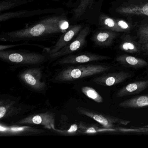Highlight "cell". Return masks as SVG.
I'll list each match as a JSON object with an SVG mask.
<instances>
[{
  "label": "cell",
  "mask_w": 148,
  "mask_h": 148,
  "mask_svg": "<svg viewBox=\"0 0 148 148\" xmlns=\"http://www.w3.org/2000/svg\"><path fill=\"white\" fill-rule=\"evenodd\" d=\"M119 106L125 109H139L148 107V94L137 96L126 99L119 103Z\"/></svg>",
  "instance_id": "17"
},
{
  "label": "cell",
  "mask_w": 148,
  "mask_h": 148,
  "mask_svg": "<svg viewBox=\"0 0 148 148\" xmlns=\"http://www.w3.org/2000/svg\"><path fill=\"white\" fill-rule=\"evenodd\" d=\"M117 131L122 133H139L148 134V125L145 127L136 128H125L123 127L116 128Z\"/></svg>",
  "instance_id": "26"
},
{
  "label": "cell",
  "mask_w": 148,
  "mask_h": 148,
  "mask_svg": "<svg viewBox=\"0 0 148 148\" xmlns=\"http://www.w3.org/2000/svg\"><path fill=\"white\" fill-rule=\"evenodd\" d=\"M68 66L58 73L53 78L58 83L72 82L79 79L100 74L107 71L110 66L100 64H77Z\"/></svg>",
  "instance_id": "2"
},
{
  "label": "cell",
  "mask_w": 148,
  "mask_h": 148,
  "mask_svg": "<svg viewBox=\"0 0 148 148\" xmlns=\"http://www.w3.org/2000/svg\"><path fill=\"white\" fill-rule=\"evenodd\" d=\"M55 114L53 112L47 111L28 116L19 120L18 123L21 125H40L47 129H53L55 130Z\"/></svg>",
  "instance_id": "10"
},
{
  "label": "cell",
  "mask_w": 148,
  "mask_h": 148,
  "mask_svg": "<svg viewBox=\"0 0 148 148\" xmlns=\"http://www.w3.org/2000/svg\"><path fill=\"white\" fill-rule=\"evenodd\" d=\"M115 60L124 67L133 69H139L148 66L146 60L127 54L119 55L116 57Z\"/></svg>",
  "instance_id": "15"
},
{
  "label": "cell",
  "mask_w": 148,
  "mask_h": 148,
  "mask_svg": "<svg viewBox=\"0 0 148 148\" xmlns=\"http://www.w3.org/2000/svg\"><path fill=\"white\" fill-rule=\"evenodd\" d=\"M119 48L128 53H139L142 52L141 44L135 41L129 35H125L122 39Z\"/></svg>",
  "instance_id": "18"
},
{
  "label": "cell",
  "mask_w": 148,
  "mask_h": 148,
  "mask_svg": "<svg viewBox=\"0 0 148 148\" xmlns=\"http://www.w3.org/2000/svg\"><path fill=\"white\" fill-rule=\"evenodd\" d=\"M37 45L38 46L40 47L44 48V47L42 46L41 45H32V44L31 45V44H30L29 43H27V42H25L23 43L14 44V45H0V51H3V50H7V49H10V48L15 47L19 46L22 45Z\"/></svg>",
  "instance_id": "27"
},
{
  "label": "cell",
  "mask_w": 148,
  "mask_h": 148,
  "mask_svg": "<svg viewBox=\"0 0 148 148\" xmlns=\"http://www.w3.org/2000/svg\"><path fill=\"white\" fill-rule=\"evenodd\" d=\"M148 88V80L135 81L120 89L116 94L117 97H123L138 94Z\"/></svg>",
  "instance_id": "13"
},
{
  "label": "cell",
  "mask_w": 148,
  "mask_h": 148,
  "mask_svg": "<svg viewBox=\"0 0 148 148\" xmlns=\"http://www.w3.org/2000/svg\"><path fill=\"white\" fill-rule=\"evenodd\" d=\"M93 1L94 0H80L79 4L71 12L73 15L72 21L75 22L80 20L88 8L91 6Z\"/></svg>",
  "instance_id": "20"
},
{
  "label": "cell",
  "mask_w": 148,
  "mask_h": 148,
  "mask_svg": "<svg viewBox=\"0 0 148 148\" xmlns=\"http://www.w3.org/2000/svg\"><path fill=\"white\" fill-rule=\"evenodd\" d=\"M142 51L148 55V43L141 45Z\"/></svg>",
  "instance_id": "28"
},
{
  "label": "cell",
  "mask_w": 148,
  "mask_h": 148,
  "mask_svg": "<svg viewBox=\"0 0 148 148\" xmlns=\"http://www.w3.org/2000/svg\"><path fill=\"white\" fill-rule=\"evenodd\" d=\"M15 102L12 100H2L0 101V119L7 118L17 114L19 109L15 106Z\"/></svg>",
  "instance_id": "19"
},
{
  "label": "cell",
  "mask_w": 148,
  "mask_h": 148,
  "mask_svg": "<svg viewBox=\"0 0 148 148\" xmlns=\"http://www.w3.org/2000/svg\"><path fill=\"white\" fill-rule=\"evenodd\" d=\"M66 11L62 8H47L37 10H21L14 12H7L1 14L0 21L1 22L9 20L15 18H22L32 17L36 15L46 14H60L64 13Z\"/></svg>",
  "instance_id": "8"
},
{
  "label": "cell",
  "mask_w": 148,
  "mask_h": 148,
  "mask_svg": "<svg viewBox=\"0 0 148 148\" xmlns=\"http://www.w3.org/2000/svg\"><path fill=\"white\" fill-rule=\"evenodd\" d=\"M109 56L99 55L91 53L84 52L71 54L64 56L57 60L55 65L66 64H80L88 62L110 59Z\"/></svg>",
  "instance_id": "6"
},
{
  "label": "cell",
  "mask_w": 148,
  "mask_h": 148,
  "mask_svg": "<svg viewBox=\"0 0 148 148\" xmlns=\"http://www.w3.org/2000/svg\"><path fill=\"white\" fill-rule=\"evenodd\" d=\"M33 1V0H2L0 2V12L8 11Z\"/></svg>",
  "instance_id": "23"
},
{
  "label": "cell",
  "mask_w": 148,
  "mask_h": 148,
  "mask_svg": "<svg viewBox=\"0 0 148 148\" xmlns=\"http://www.w3.org/2000/svg\"><path fill=\"white\" fill-rule=\"evenodd\" d=\"M115 131L114 130H110L106 128H100L96 125H87L85 124L80 123L79 125V130L77 134H96L99 132H110Z\"/></svg>",
  "instance_id": "22"
},
{
  "label": "cell",
  "mask_w": 148,
  "mask_h": 148,
  "mask_svg": "<svg viewBox=\"0 0 148 148\" xmlns=\"http://www.w3.org/2000/svg\"><path fill=\"white\" fill-rule=\"evenodd\" d=\"M117 35V32L110 30L99 31L93 34L92 40L97 46L107 47L112 45Z\"/></svg>",
  "instance_id": "14"
},
{
  "label": "cell",
  "mask_w": 148,
  "mask_h": 148,
  "mask_svg": "<svg viewBox=\"0 0 148 148\" xmlns=\"http://www.w3.org/2000/svg\"><path fill=\"white\" fill-rule=\"evenodd\" d=\"M131 77L129 73L120 71L104 74L95 78L93 81L99 85L111 86L123 83Z\"/></svg>",
  "instance_id": "11"
},
{
  "label": "cell",
  "mask_w": 148,
  "mask_h": 148,
  "mask_svg": "<svg viewBox=\"0 0 148 148\" xmlns=\"http://www.w3.org/2000/svg\"><path fill=\"white\" fill-rule=\"evenodd\" d=\"M82 92L87 97L93 100L97 103L103 102V99L99 93L92 87L84 86L82 87Z\"/></svg>",
  "instance_id": "24"
},
{
  "label": "cell",
  "mask_w": 148,
  "mask_h": 148,
  "mask_svg": "<svg viewBox=\"0 0 148 148\" xmlns=\"http://www.w3.org/2000/svg\"><path fill=\"white\" fill-rule=\"evenodd\" d=\"M0 59L12 64L34 65L47 62L49 60V55L29 51L5 50L0 51Z\"/></svg>",
  "instance_id": "3"
},
{
  "label": "cell",
  "mask_w": 148,
  "mask_h": 148,
  "mask_svg": "<svg viewBox=\"0 0 148 148\" xmlns=\"http://www.w3.org/2000/svg\"><path fill=\"white\" fill-rule=\"evenodd\" d=\"M99 25L103 29L110 30L116 32H123L122 29L118 25L116 19L102 14L99 17Z\"/></svg>",
  "instance_id": "21"
},
{
  "label": "cell",
  "mask_w": 148,
  "mask_h": 148,
  "mask_svg": "<svg viewBox=\"0 0 148 148\" xmlns=\"http://www.w3.org/2000/svg\"><path fill=\"white\" fill-rule=\"evenodd\" d=\"M77 111L79 114L85 115L94 119L104 128L114 130L115 131H116L115 129L116 125H126L131 123L128 120L103 114L84 107H78Z\"/></svg>",
  "instance_id": "5"
},
{
  "label": "cell",
  "mask_w": 148,
  "mask_h": 148,
  "mask_svg": "<svg viewBox=\"0 0 148 148\" xmlns=\"http://www.w3.org/2000/svg\"><path fill=\"white\" fill-rule=\"evenodd\" d=\"M116 12L123 15L148 16V3L120 7L116 9Z\"/></svg>",
  "instance_id": "16"
},
{
  "label": "cell",
  "mask_w": 148,
  "mask_h": 148,
  "mask_svg": "<svg viewBox=\"0 0 148 148\" xmlns=\"http://www.w3.org/2000/svg\"><path fill=\"white\" fill-rule=\"evenodd\" d=\"M67 14H56L46 17L34 25L23 29L1 33L0 40L3 42L39 40L63 33L69 27Z\"/></svg>",
  "instance_id": "1"
},
{
  "label": "cell",
  "mask_w": 148,
  "mask_h": 148,
  "mask_svg": "<svg viewBox=\"0 0 148 148\" xmlns=\"http://www.w3.org/2000/svg\"><path fill=\"white\" fill-rule=\"evenodd\" d=\"M138 43L142 44L148 43V24L142 25L138 31Z\"/></svg>",
  "instance_id": "25"
},
{
  "label": "cell",
  "mask_w": 148,
  "mask_h": 148,
  "mask_svg": "<svg viewBox=\"0 0 148 148\" xmlns=\"http://www.w3.org/2000/svg\"><path fill=\"white\" fill-rule=\"evenodd\" d=\"M42 72L39 68H31L22 71L19 77L28 87L37 91H42L46 88L45 82L42 81Z\"/></svg>",
  "instance_id": "7"
},
{
  "label": "cell",
  "mask_w": 148,
  "mask_h": 148,
  "mask_svg": "<svg viewBox=\"0 0 148 148\" xmlns=\"http://www.w3.org/2000/svg\"><path fill=\"white\" fill-rule=\"evenodd\" d=\"M44 130L28 126H7L1 123V136H22L41 134Z\"/></svg>",
  "instance_id": "12"
},
{
  "label": "cell",
  "mask_w": 148,
  "mask_h": 148,
  "mask_svg": "<svg viewBox=\"0 0 148 148\" xmlns=\"http://www.w3.org/2000/svg\"><path fill=\"white\" fill-rule=\"evenodd\" d=\"M90 32V26L86 25L84 27L77 36L74 38L69 44L58 51L49 55V60L51 61L73 54L84 48L87 43L86 38Z\"/></svg>",
  "instance_id": "4"
},
{
  "label": "cell",
  "mask_w": 148,
  "mask_h": 148,
  "mask_svg": "<svg viewBox=\"0 0 148 148\" xmlns=\"http://www.w3.org/2000/svg\"><path fill=\"white\" fill-rule=\"evenodd\" d=\"M84 27L82 24L71 25L66 32L62 33L55 45L46 50L47 53L53 54L66 46L76 38Z\"/></svg>",
  "instance_id": "9"
}]
</instances>
